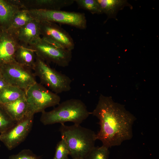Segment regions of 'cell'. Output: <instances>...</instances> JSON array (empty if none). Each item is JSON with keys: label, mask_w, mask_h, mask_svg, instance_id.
<instances>
[{"label": "cell", "mask_w": 159, "mask_h": 159, "mask_svg": "<svg viewBox=\"0 0 159 159\" xmlns=\"http://www.w3.org/2000/svg\"><path fill=\"white\" fill-rule=\"evenodd\" d=\"M91 114L99 120L100 129L96 138L102 145L109 148L132 138L135 117L124 106L114 102L111 97L100 95Z\"/></svg>", "instance_id": "1"}, {"label": "cell", "mask_w": 159, "mask_h": 159, "mask_svg": "<svg viewBox=\"0 0 159 159\" xmlns=\"http://www.w3.org/2000/svg\"><path fill=\"white\" fill-rule=\"evenodd\" d=\"M59 131L66 141L72 159H85L95 146L96 134L91 130L74 124H61Z\"/></svg>", "instance_id": "2"}, {"label": "cell", "mask_w": 159, "mask_h": 159, "mask_svg": "<svg viewBox=\"0 0 159 159\" xmlns=\"http://www.w3.org/2000/svg\"><path fill=\"white\" fill-rule=\"evenodd\" d=\"M40 121L44 125L71 122L80 125L91 114L85 104L81 100L71 99L59 103L49 111L41 112Z\"/></svg>", "instance_id": "3"}, {"label": "cell", "mask_w": 159, "mask_h": 159, "mask_svg": "<svg viewBox=\"0 0 159 159\" xmlns=\"http://www.w3.org/2000/svg\"><path fill=\"white\" fill-rule=\"evenodd\" d=\"M33 70L35 76L40 79L41 84L47 87L53 92L58 94L71 89L72 80L69 77L52 68L36 55Z\"/></svg>", "instance_id": "4"}, {"label": "cell", "mask_w": 159, "mask_h": 159, "mask_svg": "<svg viewBox=\"0 0 159 159\" xmlns=\"http://www.w3.org/2000/svg\"><path fill=\"white\" fill-rule=\"evenodd\" d=\"M32 17L39 21H47L69 25L84 29L87 27L84 13L61 10L28 9Z\"/></svg>", "instance_id": "5"}, {"label": "cell", "mask_w": 159, "mask_h": 159, "mask_svg": "<svg viewBox=\"0 0 159 159\" xmlns=\"http://www.w3.org/2000/svg\"><path fill=\"white\" fill-rule=\"evenodd\" d=\"M26 99L28 105V114L34 115L42 112L47 108L58 105L60 97L37 82L26 92Z\"/></svg>", "instance_id": "6"}, {"label": "cell", "mask_w": 159, "mask_h": 159, "mask_svg": "<svg viewBox=\"0 0 159 159\" xmlns=\"http://www.w3.org/2000/svg\"><path fill=\"white\" fill-rule=\"evenodd\" d=\"M45 62H53L58 66H68L72 57V51L56 45L41 37L35 43L27 47Z\"/></svg>", "instance_id": "7"}, {"label": "cell", "mask_w": 159, "mask_h": 159, "mask_svg": "<svg viewBox=\"0 0 159 159\" xmlns=\"http://www.w3.org/2000/svg\"><path fill=\"white\" fill-rule=\"evenodd\" d=\"M3 78L10 85L25 91L37 81L32 70L16 62L6 64L0 69Z\"/></svg>", "instance_id": "8"}, {"label": "cell", "mask_w": 159, "mask_h": 159, "mask_svg": "<svg viewBox=\"0 0 159 159\" xmlns=\"http://www.w3.org/2000/svg\"><path fill=\"white\" fill-rule=\"evenodd\" d=\"M34 116L28 114L15 122L7 130L0 134V140L8 150L14 149L25 140L32 128Z\"/></svg>", "instance_id": "9"}, {"label": "cell", "mask_w": 159, "mask_h": 159, "mask_svg": "<svg viewBox=\"0 0 159 159\" xmlns=\"http://www.w3.org/2000/svg\"><path fill=\"white\" fill-rule=\"evenodd\" d=\"M41 36L45 40L72 51L74 48L73 40L69 34L56 23L39 21Z\"/></svg>", "instance_id": "10"}, {"label": "cell", "mask_w": 159, "mask_h": 159, "mask_svg": "<svg viewBox=\"0 0 159 159\" xmlns=\"http://www.w3.org/2000/svg\"><path fill=\"white\" fill-rule=\"evenodd\" d=\"M20 46L14 31L0 26V69L16 62L15 55Z\"/></svg>", "instance_id": "11"}, {"label": "cell", "mask_w": 159, "mask_h": 159, "mask_svg": "<svg viewBox=\"0 0 159 159\" xmlns=\"http://www.w3.org/2000/svg\"><path fill=\"white\" fill-rule=\"evenodd\" d=\"M13 31V30H12ZM14 31L20 46L27 47L40 40L39 22L34 19L25 25Z\"/></svg>", "instance_id": "12"}, {"label": "cell", "mask_w": 159, "mask_h": 159, "mask_svg": "<svg viewBox=\"0 0 159 159\" xmlns=\"http://www.w3.org/2000/svg\"><path fill=\"white\" fill-rule=\"evenodd\" d=\"M24 9L26 8L20 1L0 0V26L8 29L15 14Z\"/></svg>", "instance_id": "13"}, {"label": "cell", "mask_w": 159, "mask_h": 159, "mask_svg": "<svg viewBox=\"0 0 159 159\" xmlns=\"http://www.w3.org/2000/svg\"><path fill=\"white\" fill-rule=\"evenodd\" d=\"M0 105L15 122L20 120L28 114V105L24 97L14 101Z\"/></svg>", "instance_id": "14"}, {"label": "cell", "mask_w": 159, "mask_h": 159, "mask_svg": "<svg viewBox=\"0 0 159 159\" xmlns=\"http://www.w3.org/2000/svg\"><path fill=\"white\" fill-rule=\"evenodd\" d=\"M25 2H22L26 8L27 6H36L35 9L61 10L71 5L74 1V0H37Z\"/></svg>", "instance_id": "15"}, {"label": "cell", "mask_w": 159, "mask_h": 159, "mask_svg": "<svg viewBox=\"0 0 159 159\" xmlns=\"http://www.w3.org/2000/svg\"><path fill=\"white\" fill-rule=\"evenodd\" d=\"M36 55L32 49L20 46L15 55L16 62L24 67L33 70L36 62Z\"/></svg>", "instance_id": "16"}, {"label": "cell", "mask_w": 159, "mask_h": 159, "mask_svg": "<svg viewBox=\"0 0 159 159\" xmlns=\"http://www.w3.org/2000/svg\"><path fill=\"white\" fill-rule=\"evenodd\" d=\"M26 96L25 91L9 85L0 92V104L9 103L25 97Z\"/></svg>", "instance_id": "17"}, {"label": "cell", "mask_w": 159, "mask_h": 159, "mask_svg": "<svg viewBox=\"0 0 159 159\" xmlns=\"http://www.w3.org/2000/svg\"><path fill=\"white\" fill-rule=\"evenodd\" d=\"M100 4L103 13L108 18L113 17L117 11L124 6L127 5V2L122 0H97Z\"/></svg>", "instance_id": "18"}, {"label": "cell", "mask_w": 159, "mask_h": 159, "mask_svg": "<svg viewBox=\"0 0 159 159\" xmlns=\"http://www.w3.org/2000/svg\"><path fill=\"white\" fill-rule=\"evenodd\" d=\"M28 9H24L18 11L14 16L8 29L13 31L18 29L33 20Z\"/></svg>", "instance_id": "19"}, {"label": "cell", "mask_w": 159, "mask_h": 159, "mask_svg": "<svg viewBox=\"0 0 159 159\" xmlns=\"http://www.w3.org/2000/svg\"><path fill=\"white\" fill-rule=\"evenodd\" d=\"M78 7L92 14L103 13L101 6L97 0H74Z\"/></svg>", "instance_id": "20"}, {"label": "cell", "mask_w": 159, "mask_h": 159, "mask_svg": "<svg viewBox=\"0 0 159 159\" xmlns=\"http://www.w3.org/2000/svg\"><path fill=\"white\" fill-rule=\"evenodd\" d=\"M109 148L102 145L95 146L90 151L85 159H108Z\"/></svg>", "instance_id": "21"}, {"label": "cell", "mask_w": 159, "mask_h": 159, "mask_svg": "<svg viewBox=\"0 0 159 159\" xmlns=\"http://www.w3.org/2000/svg\"><path fill=\"white\" fill-rule=\"evenodd\" d=\"M69 150L65 140H61L57 144L55 154L53 159H69Z\"/></svg>", "instance_id": "22"}, {"label": "cell", "mask_w": 159, "mask_h": 159, "mask_svg": "<svg viewBox=\"0 0 159 159\" xmlns=\"http://www.w3.org/2000/svg\"><path fill=\"white\" fill-rule=\"evenodd\" d=\"M15 123L0 105V134L7 130Z\"/></svg>", "instance_id": "23"}, {"label": "cell", "mask_w": 159, "mask_h": 159, "mask_svg": "<svg viewBox=\"0 0 159 159\" xmlns=\"http://www.w3.org/2000/svg\"><path fill=\"white\" fill-rule=\"evenodd\" d=\"M8 159H41V156L37 155L29 149H25L10 155Z\"/></svg>", "instance_id": "24"}, {"label": "cell", "mask_w": 159, "mask_h": 159, "mask_svg": "<svg viewBox=\"0 0 159 159\" xmlns=\"http://www.w3.org/2000/svg\"><path fill=\"white\" fill-rule=\"evenodd\" d=\"M3 78H0V92L9 85Z\"/></svg>", "instance_id": "25"}, {"label": "cell", "mask_w": 159, "mask_h": 159, "mask_svg": "<svg viewBox=\"0 0 159 159\" xmlns=\"http://www.w3.org/2000/svg\"><path fill=\"white\" fill-rule=\"evenodd\" d=\"M3 78L2 77V74H1V72L0 71V78Z\"/></svg>", "instance_id": "26"}, {"label": "cell", "mask_w": 159, "mask_h": 159, "mask_svg": "<svg viewBox=\"0 0 159 159\" xmlns=\"http://www.w3.org/2000/svg\"><path fill=\"white\" fill-rule=\"evenodd\" d=\"M0 138H1V136H0Z\"/></svg>", "instance_id": "27"}]
</instances>
